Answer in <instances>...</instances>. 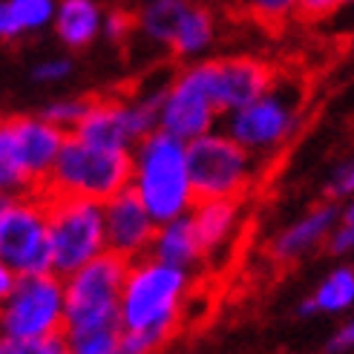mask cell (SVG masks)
Segmentation results:
<instances>
[{"mask_svg": "<svg viewBox=\"0 0 354 354\" xmlns=\"http://www.w3.org/2000/svg\"><path fill=\"white\" fill-rule=\"evenodd\" d=\"M193 274L156 257L130 262L118 299V354H150L170 343L182 326Z\"/></svg>", "mask_w": 354, "mask_h": 354, "instance_id": "1", "label": "cell"}, {"mask_svg": "<svg viewBox=\"0 0 354 354\" xmlns=\"http://www.w3.org/2000/svg\"><path fill=\"white\" fill-rule=\"evenodd\" d=\"M130 187L156 222L190 214L196 193L187 173V141L162 127L138 138L130 150Z\"/></svg>", "mask_w": 354, "mask_h": 354, "instance_id": "2", "label": "cell"}, {"mask_svg": "<svg viewBox=\"0 0 354 354\" xmlns=\"http://www.w3.org/2000/svg\"><path fill=\"white\" fill-rule=\"evenodd\" d=\"M124 187H130V150L98 147L75 133H66L44 193L107 202Z\"/></svg>", "mask_w": 354, "mask_h": 354, "instance_id": "3", "label": "cell"}, {"mask_svg": "<svg viewBox=\"0 0 354 354\" xmlns=\"http://www.w3.org/2000/svg\"><path fill=\"white\" fill-rule=\"evenodd\" d=\"M64 331V277L55 271L21 274L0 299V354Z\"/></svg>", "mask_w": 354, "mask_h": 354, "instance_id": "4", "label": "cell"}, {"mask_svg": "<svg viewBox=\"0 0 354 354\" xmlns=\"http://www.w3.org/2000/svg\"><path fill=\"white\" fill-rule=\"evenodd\" d=\"M130 262L104 251L64 277V331L118 326V299ZM121 328V326H118Z\"/></svg>", "mask_w": 354, "mask_h": 354, "instance_id": "5", "label": "cell"}, {"mask_svg": "<svg viewBox=\"0 0 354 354\" xmlns=\"http://www.w3.org/2000/svg\"><path fill=\"white\" fill-rule=\"evenodd\" d=\"M254 153L225 130L187 141V173L196 199H239L254 179Z\"/></svg>", "mask_w": 354, "mask_h": 354, "instance_id": "6", "label": "cell"}, {"mask_svg": "<svg viewBox=\"0 0 354 354\" xmlns=\"http://www.w3.org/2000/svg\"><path fill=\"white\" fill-rule=\"evenodd\" d=\"M49 205V245H52V271L58 277L73 274L84 262L107 251L104 234V202L84 196H52Z\"/></svg>", "mask_w": 354, "mask_h": 354, "instance_id": "7", "label": "cell"}, {"mask_svg": "<svg viewBox=\"0 0 354 354\" xmlns=\"http://www.w3.org/2000/svg\"><path fill=\"white\" fill-rule=\"evenodd\" d=\"M299 124V93L279 78L251 104L225 115V133L254 156H271L294 136Z\"/></svg>", "mask_w": 354, "mask_h": 354, "instance_id": "8", "label": "cell"}, {"mask_svg": "<svg viewBox=\"0 0 354 354\" xmlns=\"http://www.w3.org/2000/svg\"><path fill=\"white\" fill-rule=\"evenodd\" d=\"M0 257L15 274H44L52 271L49 245V205L46 193H24L12 196L0 214Z\"/></svg>", "mask_w": 354, "mask_h": 354, "instance_id": "9", "label": "cell"}, {"mask_svg": "<svg viewBox=\"0 0 354 354\" xmlns=\"http://www.w3.org/2000/svg\"><path fill=\"white\" fill-rule=\"evenodd\" d=\"M219 118L222 115L207 93L205 58L185 64L167 84L162 110H158V127L182 141H190L214 130Z\"/></svg>", "mask_w": 354, "mask_h": 354, "instance_id": "10", "label": "cell"}, {"mask_svg": "<svg viewBox=\"0 0 354 354\" xmlns=\"http://www.w3.org/2000/svg\"><path fill=\"white\" fill-rule=\"evenodd\" d=\"M207 93L214 98L219 115H227L251 104L277 81L274 69L259 58H205Z\"/></svg>", "mask_w": 354, "mask_h": 354, "instance_id": "11", "label": "cell"}, {"mask_svg": "<svg viewBox=\"0 0 354 354\" xmlns=\"http://www.w3.org/2000/svg\"><path fill=\"white\" fill-rule=\"evenodd\" d=\"M156 227H158V222L150 216V210L133 193V187H124L104 202L107 251L124 257L127 262L150 254V242H153Z\"/></svg>", "mask_w": 354, "mask_h": 354, "instance_id": "12", "label": "cell"}, {"mask_svg": "<svg viewBox=\"0 0 354 354\" xmlns=\"http://www.w3.org/2000/svg\"><path fill=\"white\" fill-rule=\"evenodd\" d=\"M12 121H15L17 147H21L29 179L35 182L38 190H44L46 176H49L52 165H55L61 145L66 138V130H61L58 124L46 121L44 115H15Z\"/></svg>", "mask_w": 354, "mask_h": 354, "instance_id": "13", "label": "cell"}, {"mask_svg": "<svg viewBox=\"0 0 354 354\" xmlns=\"http://www.w3.org/2000/svg\"><path fill=\"white\" fill-rule=\"evenodd\" d=\"M340 219V207L328 202L320 207H311L306 216H299L297 222H291L286 231H279L274 245H271V254L279 262H291L299 259L303 254L314 251L317 245H323L328 239V234L334 231V225Z\"/></svg>", "mask_w": 354, "mask_h": 354, "instance_id": "14", "label": "cell"}, {"mask_svg": "<svg viewBox=\"0 0 354 354\" xmlns=\"http://www.w3.org/2000/svg\"><path fill=\"white\" fill-rule=\"evenodd\" d=\"M150 257L162 259L167 265H176V268H185L190 274L199 268L205 262V248L196 236V227H193L190 214L158 222L153 242H150Z\"/></svg>", "mask_w": 354, "mask_h": 354, "instance_id": "15", "label": "cell"}, {"mask_svg": "<svg viewBox=\"0 0 354 354\" xmlns=\"http://www.w3.org/2000/svg\"><path fill=\"white\" fill-rule=\"evenodd\" d=\"M216 44V17L205 3L199 0H190L187 9L182 12L179 24L173 29L170 38V55L179 58L185 64L199 61L207 55V49Z\"/></svg>", "mask_w": 354, "mask_h": 354, "instance_id": "16", "label": "cell"}, {"mask_svg": "<svg viewBox=\"0 0 354 354\" xmlns=\"http://www.w3.org/2000/svg\"><path fill=\"white\" fill-rule=\"evenodd\" d=\"M104 9L98 0H58L52 29L66 49H86L101 38Z\"/></svg>", "mask_w": 354, "mask_h": 354, "instance_id": "17", "label": "cell"}, {"mask_svg": "<svg viewBox=\"0 0 354 354\" xmlns=\"http://www.w3.org/2000/svg\"><path fill=\"white\" fill-rule=\"evenodd\" d=\"M190 219L207 257L234 236L239 222V199H196L190 207Z\"/></svg>", "mask_w": 354, "mask_h": 354, "instance_id": "18", "label": "cell"}, {"mask_svg": "<svg viewBox=\"0 0 354 354\" xmlns=\"http://www.w3.org/2000/svg\"><path fill=\"white\" fill-rule=\"evenodd\" d=\"M0 193H3V196L38 193V187H35V182L26 173L12 118H0Z\"/></svg>", "mask_w": 354, "mask_h": 354, "instance_id": "19", "label": "cell"}, {"mask_svg": "<svg viewBox=\"0 0 354 354\" xmlns=\"http://www.w3.org/2000/svg\"><path fill=\"white\" fill-rule=\"evenodd\" d=\"M317 314H343L354 306V268L340 265L331 274H326V279L317 286V291L311 294Z\"/></svg>", "mask_w": 354, "mask_h": 354, "instance_id": "20", "label": "cell"}, {"mask_svg": "<svg viewBox=\"0 0 354 354\" xmlns=\"http://www.w3.org/2000/svg\"><path fill=\"white\" fill-rule=\"evenodd\" d=\"M64 337H66L69 354H118L121 328L101 326V328H84V331H64Z\"/></svg>", "mask_w": 354, "mask_h": 354, "instance_id": "21", "label": "cell"}, {"mask_svg": "<svg viewBox=\"0 0 354 354\" xmlns=\"http://www.w3.org/2000/svg\"><path fill=\"white\" fill-rule=\"evenodd\" d=\"M9 9L15 15L17 26H21V32L32 35V32H44L46 26H52L58 0H9Z\"/></svg>", "mask_w": 354, "mask_h": 354, "instance_id": "22", "label": "cell"}, {"mask_svg": "<svg viewBox=\"0 0 354 354\" xmlns=\"http://www.w3.org/2000/svg\"><path fill=\"white\" fill-rule=\"evenodd\" d=\"M86 107H90V98H58V101H49L41 115L52 124H58L61 130L73 133L78 127V121L84 118Z\"/></svg>", "mask_w": 354, "mask_h": 354, "instance_id": "23", "label": "cell"}, {"mask_svg": "<svg viewBox=\"0 0 354 354\" xmlns=\"http://www.w3.org/2000/svg\"><path fill=\"white\" fill-rule=\"evenodd\" d=\"M328 251L337 254V257H346L354 251V196L351 202L340 210V219L334 225V231L328 234Z\"/></svg>", "mask_w": 354, "mask_h": 354, "instance_id": "24", "label": "cell"}, {"mask_svg": "<svg viewBox=\"0 0 354 354\" xmlns=\"http://www.w3.org/2000/svg\"><path fill=\"white\" fill-rule=\"evenodd\" d=\"M136 29V15L127 6H115L113 12H104V26L101 35L113 44H127Z\"/></svg>", "mask_w": 354, "mask_h": 354, "instance_id": "25", "label": "cell"}, {"mask_svg": "<svg viewBox=\"0 0 354 354\" xmlns=\"http://www.w3.org/2000/svg\"><path fill=\"white\" fill-rule=\"evenodd\" d=\"M299 0H245V9L262 24H282L297 15Z\"/></svg>", "mask_w": 354, "mask_h": 354, "instance_id": "26", "label": "cell"}, {"mask_svg": "<svg viewBox=\"0 0 354 354\" xmlns=\"http://www.w3.org/2000/svg\"><path fill=\"white\" fill-rule=\"evenodd\" d=\"M73 75V61L64 58V55H52L44 58L32 66V81L35 84H61Z\"/></svg>", "mask_w": 354, "mask_h": 354, "instance_id": "27", "label": "cell"}, {"mask_svg": "<svg viewBox=\"0 0 354 354\" xmlns=\"http://www.w3.org/2000/svg\"><path fill=\"white\" fill-rule=\"evenodd\" d=\"M328 196L331 199H351L354 196V158H348L346 165L334 170L328 179Z\"/></svg>", "mask_w": 354, "mask_h": 354, "instance_id": "28", "label": "cell"}, {"mask_svg": "<svg viewBox=\"0 0 354 354\" xmlns=\"http://www.w3.org/2000/svg\"><path fill=\"white\" fill-rule=\"evenodd\" d=\"M354 348V317H348V320L331 334L328 343H326V351L328 354H343V351H351Z\"/></svg>", "mask_w": 354, "mask_h": 354, "instance_id": "29", "label": "cell"}, {"mask_svg": "<svg viewBox=\"0 0 354 354\" xmlns=\"http://www.w3.org/2000/svg\"><path fill=\"white\" fill-rule=\"evenodd\" d=\"M17 38H24V32H21V26H17L12 9H9V0H0V41L12 44Z\"/></svg>", "mask_w": 354, "mask_h": 354, "instance_id": "30", "label": "cell"}, {"mask_svg": "<svg viewBox=\"0 0 354 354\" xmlns=\"http://www.w3.org/2000/svg\"><path fill=\"white\" fill-rule=\"evenodd\" d=\"M337 9L334 0H299L297 3V15L306 17V21H317V17H326Z\"/></svg>", "mask_w": 354, "mask_h": 354, "instance_id": "31", "label": "cell"}, {"mask_svg": "<svg viewBox=\"0 0 354 354\" xmlns=\"http://www.w3.org/2000/svg\"><path fill=\"white\" fill-rule=\"evenodd\" d=\"M15 279H17V274H15V268L12 265L0 257V299H3L9 291H12V286H15Z\"/></svg>", "mask_w": 354, "mask_h": 354, "instance_id": "32", "label": "cell"}, {"mask_svg": "<svg viewBox=\"0 0 354 354\" xmlns=\"http://www.w3.org/2000/svg\"><path fill=\"white\" fill-rule=\"evenodd\" d=\"M317 314V306H314V299L311 297H306L303 303L297 306V317H314Z\"/></svg>", "mask_w": 354, "mask_h": 354, "instance_id": "33", "label": "cell"}, {"mask_svg": "<svg viewBox=\"0 0 354 354\" xmlns=\"http://www.w3.org/2000/svg\"><path fill=\"white\" fill-rule=\"evenodd\" d=\"M9 199H12V196H3V193H0V214H3V207L9 205Z\"/></svg>", "mask_w": 354, "mask_h": 354, "instance_id": "34", "label": "cell"}, {"mask_svg": "<svg viewBox=\"0 0 354 354\" xmlns=\"http://www.w3.org/2000/svg\"><path fill=\"white\" fill-rule=\"evenodd\" d=\"M334 3H337V6H346V3H354V0H334Z\"/></svg>", "mask_w": 354, "mask_h": 354, "instance_id": "35", "label": "cell"}, {"mask_svg": "<svg viewBox=\"0 0 354 354\" xmlns=\"http://www.w3.org/2000/svg\"><path fill=\"white\" fill-rule=\"evenodd\" d=\"M124 3H133V6H138V3H145V0H124Z\"/></svg>", "mask_w": 354, "mask_h": 354, "instance_id": "36", "label": "cell"}]
</instances>
